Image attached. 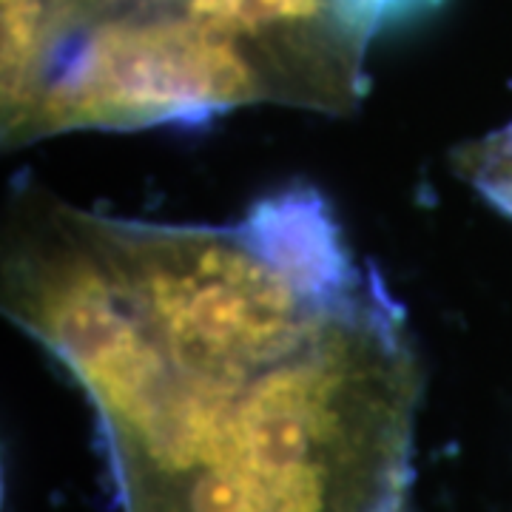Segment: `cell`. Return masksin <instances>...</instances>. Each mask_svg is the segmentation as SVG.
<instances>
[{
  "label": "cell",
  "mask_w": 512,
  "mask_h": 512,
  "mask_svg": "<svg viewBox=\"0 0 512 512\" xmlns=\"http://www.w3.org/2000/svg\"><path fill=\"white\" fill-rule=\"evenodd\" d=\"M3 313L86 390L123 512H410L419 350L308 185L228 225L15 185Z\"/></svg>",
  "instance_id": "obj_1"
},
{
  "label": "cell",
  "mask_w": 512,
  "mask_h": 512,
  "mask_svg": "<svg viewBox=\"0 0 512 512\" xmlns=\"http://www.w3.org/2000/svg\"><path fill=\"white\" fill-rule=\"evenodd\" d=\"M450 163L481 200L512 220V123L458 146Z\"/></svg>",
  "instance_id": "obj_2"
}]
</instances>
